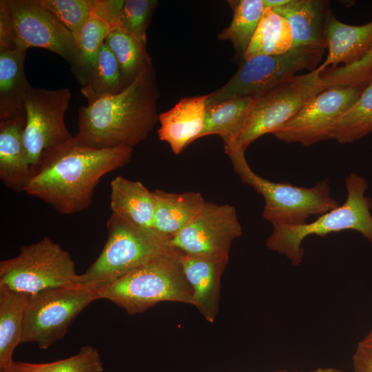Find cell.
<instances>
[{
  "label": "cell",
  "mask_w": 372,
  "mask_h": 372,
  "mask_svg": "<svg viewBox=\"0 0 372 372\" xmlns=\"http://www.w3.org/2000/svg\"><path fill=\"white\" fill-rule=\"evenodd\" d=\"M132 150L126 147L97 149L79 143L74 136L45 155L24 192L61 214L81 212L92 205L100 179L125 165Z\"/></svg>",
  "instance_id": "6da1fadb"
},
{
  "label": "cell",
  "mask_w": 372,
  "mask_h": 372,
  "mask_svg": "<svg viewBox=\"0 0 372 372\" xmlns=\"http://www.w3.org/2000/svg\"><path fill=\"white\" fill-rule=\"evenodd\" d=\"M158 92L152 64L120 92L79 108V143L97 149L133 148L157 121Z\"/></svg>",
  "instance_id": "7a4b0ae2"
},
{
  "label": "cell",
  "mask_w": 372,
  "mask_h": 372,
  "mask_svg": "<svg viewBox=\"0 0 372 372\" xmlns=\"http://www.w3.org/2000/svg\"><path fill=\"white\" fill-rule=\"evenodd\" d=\"M181 253L174 249L97 289L99 299L108 300L132 315L161 302L192 304V289L182 269Z\"/></svg>",
  "instance_id": "3957f363"
},
{
  "label": "cell",
  "mask_w": 372,
  "mask_h": 372,
  "mask_svg": "<svg viewBox=\"0 0 372 372\" xmlns=\"http://www.w3.org/2000/svg\"><path fill=\"white\" fill-rule=\"evenodd\" d=\"M345 185L347 196L342 205L303 225H273L267 247L285 256L297 266L302 262L304 254L302 243L311 235L324 236L352 230L361 234L372 245V198L366 196L368 183L362 176L351 173L345 179Z\"/></svg>",
  "instance_id": "277c9868"
},
{
  "label": "cell",
  "mask_w": 372,
  "mask_h": 372,
  "mask_svg": "<svg viewBox=\"0 0 372 372\" xmlns=\"http://www.w3.org/2000/svg\"><path fill=\"white\" fill-rule=\"evenodd\" d=\"M107 238L94 262L76 285L99 289L175 249L169 238L154 229L134 225L112 213L106 223Z\"/></svg>",
  "instance_id": "5b68a950"
},
{
  "label": "cell",
  "mask_w": 372,
  "mask_h": 372,
  "mask_svg": "<svg viewBox=\"0 0 372 372\" xmlns=\"http://www.w3.org/2000/svg\"><path fill=\"white\" fill-rule=\"evenodd\" d=\"M224 147L241 181L263 197L262 216L272 225H303L311 215L320 216L340 206L330 194L328 178L318 181L311 187L274 183L253 172L244 150L229 143Z\"/></svg>",
  "instance_id": "8992f818"
},
{
  "label": "cell",
  "mask_w": 372,
  "mask_h": 372,
  "mask_svg": "<svg viewBox=\"0 0 372 372\" xmlns=\"http://www.w3.org/2000/svg\"><path fill=\"white\" fill-rule=\"evenodd\" d=\"M325 49L318 45L300 46L283 54L245 60L225 85L207 94V106L233 98L256 99L291 79L301 70L313 71Z\"/></svg>",
  "instance_id": "52a82bcc"
},
{
  "label": "cell",
  "mask_w": 372,
  "mask_h": 372,
  "mask_svg": "<svg viewBox=\"0 0 372 372\" xmlns=\"http://www.w3.org/2000/svg\"><path fill=\"white\" fill-rule=\"evenodd\" d=\"M78 276L70 253L48 236L0 262V286L30 295L76 285Z\"/></svg>",
  "instance_id": "ba28073f"
},
{
  "label": "cell",
  "mask_w": 372,
  "mask_h": 372,
  "mask_svg": "<svg viewBox=\"0 0 372 372\" xmlns=\"http://www.w3.org/2000/svg\"><path fill=\"white\" fill-rule=\"evenodd\" d=\"M96 289L72 285L30 296L25 310L21 343L36 342L47 349L61 339L76 316L98 300Z\"/></svg>",
  "instance_id": "9c48e42d"
},
{
  "label": "cell",
  "mask_w": 372,
  "mask_h": 372,
  "mask_svg": "<svg viewBox=\"0 0 372 372\" xmlns=\"http://www.w3.org/2000/svg\"><path fill=\"white\" fill-rule=\"evenodd\" d=\"M324 91L318 68L279 85L255 99L246 122L229 143L245 151L258 138L276 130L291 120L313 96Z\"/></svg>",
  "instance_id": "30bf717a"
},
{
  "label": "cell",
  "mask_w": 372,
  "mask_h": 372,
  "mask_svg": "<svg viewBox=\"0 0 372 372\" xmlns=\"http://www.w3.org/2000/svg\"><path fill=\"white\" fill-rule=\"evenodd\" d=\"M70 98L66 87L56 90L32 87L26 96L23 142L33 175L47 153L74 137L64 121Z\"/></svg>",
  "instance_id": "8fae6325"
},
{
  "label": "cell",
  "mask_w": 372,
  "mask_h": 372,
  "mask_svg": "<svg viewBox=\"0 0 372 372\" xmlns=\"http://www.w3.org/2000/svg\"><path fill=\"white\" fill-rule=\"evenodd\" d=\"M364 87H335L324 90L311 98L273 134L279 140L304 146L332 139L340 118L355 102Z\"/></svg>",
  "instance_id": "7c38bea8"
},
{
  "label": "cell",
  "mask_w": 372,
  "mask_h": 372,
  "mask_svg": "<svg viewBox=\"0 0 372 372\" xmlns=\"http://www.w3.org/2000/svg\"><path fill=\"white\" fill-rule=\"evenodd\" d=\"M242 234L236 208L205 201L197 216L169 238V245L188 255L227 256L233 241Z\"/></svg>",
  "instance_id": "4fadbf2b"
},
{
  "label": "cell",
  "mask_w": 372,
  "mask_h": 372,
  "mask_svg": "<svg viewBox=\"0 0 372 372\" xmlns=\"http://www.w3.org/2000/svg\"><path fill=\"white\" fill-rule=\"evenodd\" d=\"M14 21L16 46L51 51L72 66L76 46L72 32L38 0H8Z\"/></svg>",
  "instance_id": "5bb4252c"
},
{
  "label": "cell",
  "mask_w": 372,
  "mask_h": 372,
  "mask_svg": "<svg viewBox=\"0 0 372 372\" xmlns=\"http://www.w3.org/2000/svg\"><path fill=\"white\" fill-rule=\"evenodd\" d=\"M180 262L186 280L192 289V305L213 323L219 310L221 276L229 256H196L181 253Z\"/></svg>",
  "instance_id": "9a60e30c"
},
{
  "label": "cell",
  "mask_w": 372,
  "mask_h": 372,
  "mask_svg": "<svg viewBox=\"0 0 372 372\" xmlns=\"http://www.w3.org/2000/svg\"><path fill=\"white\" fill-rule=\"evenodd\" d=\"M207 95L180 99L158 116L159 139L167 143L175 154L198 139L205 121Z\"/></svg>",
  "instance_id": "2e32d148"
},
{
  "label": "cell",
  "mask_w": 372,
  "mask_h": 372,
  "mask_svg": "<svg viewBox=\"0 0 372 372\" xmlns=\"http://www.w3.org/2000/svg\"><path fill=\"white\" fill-rule=\"evenodd\" d=\"M25 114L0 120V179L15 192H25L33 176L23 142Z\"/></svg>",
  "instance_id": "e0dca14e"
},
{
  "label": "cell",
  "mask_w": 372,
  "mask_h": 372,
  "mask_svg": "<svg viewBox=\"0 0 372 372\" xmlns=\"http://www.w3.org/2000/svg\"><path fill=\"white\" fill-rule=\"evenodd\" d=\"M324 37L328 54L318 68L322 73L329 65L347 66L359 61L372 45V21L362 25H351L338 21L331 9L327 14Z\"/></svg>",
  "instance_id": "ac0fdd59"
},
{
  "label": "cell",
  "mask_w": 372,
  "mask_h": 372,
  "mask_svg": "<svg viewBox=\"0 0 372 372\" xmlns=\"http://www.w3.org/2000/svg\"><path fill=\"white\" fill-rule=\"evenodd\" d=\"M329 9L327 1L291 0L271 10L289 23L293 32V48L318 45L327 48L324 25Z\"/></svg>",
  "instance_id": "d6986e66"
},
{
  "label": "cell",
  "mask_w": 372,
  "mask_h": 372,
  "mask_svg": "<svg viewBox=\"0 0 372 372\" xmlns=\"http://www.w3.org/2000/svg\"><path fill=\"white\" fill-rule=\"evenodd\" d=\"M112 213L134 225L153 229L155 198L140 181L117 176L110 183Z\"/></svg>",
  "instance_id": "ffe728a7"
},
{
  "label": "cell",
  "mask_w": 372,
  "mask_h": 372,
  "mask_svg": "<svg viewBox=\"0 0 372 372\" xmlns=\"http://www.w3.org/2000/svg\"><path fill=\"white\" fill-rule=\"evenodd\" d=\"M27 50L0 51V120L25 114V101L32 88L25 74Z\"/></svg>",
  "instance_id": "44dd1931"
},
{
  "label": "cell",
  "mask_w": 372,
  "mask_h": 372,
  "mask_svg": "<svg viewBox=\"0 0 372 372\" xmlns=\"http://www.w3.org/2000/svg\"><path fill=\"white\" fill-rule=\"evenodd\" d=\"M156 205L153 229L171 238L185 228L200 212L205 200L200 193H170L153 191Z\"/></svg>",
  "instance_id": "7402d4cb"
},
{
  "label": "cell",
  "mask_w": 372,
  "mask_h": 372,
  "mask_svg": "<svg viewBox=\"0 0 372 372\" xmlns=\"http://www.w3.org/2000/svg\"><path fill=\"white\" fill-rule=\"evenodd\" d=\"M30 296L0 286V372L14 362L13 353L22 341L24 313Z\"/></svg>",
  "instance_id": "603a6c76"
},
{
  "label": "cell",
  "mask_w": 372,
  "mask_h": 372,
  "mask_svg": "<svg viewBox=\"0 0 372 372\" xmlns=\"http://www.w3.org/2000/svg\"><path fill=\"white\" fill-rule=\"evenodd\" d=\"M254 100L238 97L207 105L204 125L198 138L216 134L224 143L233 141L242 130Z\"/></svg>",
  "instance_id": "cb8c5ba5"
},
{
  "label": "cell",
  "mask_w": 372,
  "mask_h": 372,
  "mask_svg": "<svg viewBox=\"0 0 372 372\" xmlns=\"http://www.w3.org/2000/svg\"><path fill=\"white\" fill-rule=\"evenodd\" d=\"M293 45V32L288 21L265 8L243 58L247 60L257 56L283 54L291 50Z\"/></svg>",
  "instance_id": "d4e9b609"
},
{
  "label": "cell",
  "mask_w": 372,
  "mask_h": 372,
  "mask_svg": "<svg viewBox=\"0 0 372 372\" xmlns=\"http://www.w3.org/2000/svg\"><path fill=\"white\" fill-rule=\"evenodd\" d=\"M79 83L87 104L124 89L117 61L105 43L100 48L96 63Z\"/></svg>",
  "instance_id": "484cf974"
},
{
  "label": "cell",
  "mask_w": 372,
  "mask_h": 372,
  "mask_svg": "<svg viewBox=\"0 0 372 372\" xmlns=\"http://www.w3.org/2000/svg\"><path fill=\"white\" fill-rule=\"evenodd\" d=\"M104 43L117 61L124 88L129 85L145 68L152 64L146 45L118 27L110 30Z\"/></svg>",
  "instance_id": "4316f807"
},
{
  "label": "cell",
  "mask_w": 372,
  "mask_h": 372,
  "mask_svg": "<svg viewBox=\"0 0 372 372\" xmlns=\"http://www.w3.org/2000/svg\"><path fill=\"white\" fill-rule=\"evenodd\" d=\"M112 28L91 12L73 34L76 56L72 71L79 82L96 63L101 47Z\"/></svg>",
  "instance_id": "83f0119b"
},
{
  "label": "cell",
  "mask_w": 372,
  "mask_h": 372,
  "mask_svg": "<svg viewBox=\"0 0 372 372\" xmlns=\"http://www.w3.org/2000/svg\"><path fill=\"white\" fill-rule=\"evenodd\" d=\"M234 11L229 25L218 38L229 40L234 48L244 56L260 21L265 6L263 0L230 1Z\"/></svg>",
  "instance_id": "f1b7e54d"
},
{
  "label": "cell",
  "mask_w": 372,
  "mask_h": 372,
  "mask_svg": "<svg viewBox=\"0 0 372 372\" xmlns=\"http://www.w3.org/2000/svg\"><path fill=\"white\" fill-rule=\"evenodd\" d=\"M372 132V79L355 102L340 118L332 135L340 143H350Z\"/></svg>",
  "instance_id": "f546056e"
},
{
  "label": "cell",
  "mask_w": 372,
  "mask_h": 372,
  "mask_svg": "<svg viewBox=\"0 0 372 372\" xmlns=\"http://www.w3.org/2000/svg\"><path fill=\"white\" fill-rule=\"evenodd\" d=\"M372 79V45L357 62L347 66L331 67L322 73L323 89L366 86Z\"/></svg>",
  "instance_id": "4dcf8cb0"
},
{
  "label": "cell",
  "mask_w": 372,
  "mask_h": 372,
  "mask_svg": "<svg viewBox=\"0 0 372 372\" xmlns=\"http://www.w3.org/2000/svg\"><path fill=\"white\" fill-rule=\"evenodd\" d=\"M28 372H103L98 350L92 346L82 347L69 358L48 363L25 362Z\"/></svg>",
  "instance_id": "1f68e13d"
},
{
  "label": "cell",
  "mask_w": 372,
  "mask_h": 372,
  "mask_svg": "<svg viewBox=\"0 0 372 372\" xmlns=\"http://www.w3.org/2000/svg\"><path fill=\"white\" fill-rule=\"evenodd\" d=\"M157 4L155 0H125L115 27L147 45V29Z\"/></svg>",
  "instance_id": "d6a6232c"
},
{
  "label": "cell",
  "mask_w": 372,
  "mask_h": 372,
  "mask_svg": "<svg viewBox=\"0 0 372 372\" xmlns=\"http://www.w3.org/2000/svg\"><path fill=\"white\" fill-rule=\"evenodd\" d=\"M74 34L92 12L93 0H38Z\"/></svg>",
  "instance_id": "836d02e7"
},
{
  "label": "cell",
  "mask_w": 372,
  "mask_h": 372,
  "mask_svg": "<svg viewBox=\"0 0 372 372\" xmlns=\"http://www.w3.org/2000/svg\"><path fill=\"white\" fill-rule=\"evenodd\" d=\"M17 48L16 33L8 0L0 1V51Z\"/></svg>",
  "instance_id": "e575fe53"
},
{
  "label": "cell",
  "mask_w": 372,
  "mask_h": 372,
  "mask_svg": "<svg viewBox=\"0 0 372 372\" xmlns=\"http://www.w3.org/2000/svg\"><path fill=\"white\" fill-rule=\"evenodd\" d=\"M124 2L125 0H93L92 12L114 28Z\"/></svg>",
  "instance_id": "d590c367"
},
{
  "label": "cell",
  "mask_w": 372,
  "mask_h": 372,
  "mask_svg": "<svg viewBox=\"0 0 372 372\" xmlns=\"http://www.w3.org/2000/svg\"><path fill=\"white\" fill-rule=\"evenodd\" d=\"M353 372H372V347L358 344L352 356Z\"/></svg>",
  "instance_id": "8d00e7d4"
},
{
  "label": "cell",
  "mask_w": 372,
  "mask_h": 372,
  "mask_svg": "<svg viewBox=\"0 0 372 372\" xmlns=\"http://www.w3.org/2000/svg\"><path fill=\"white\" fill-rule=\"evenodd\" d=\"M1 372H28V370L25 362H14L8 369Z\"/></svg>",
  "instance_id": "74e56055"
},
{
  "label": "cell",
  "mask_w": 372,
  "mask_h": 372,
  "mask_svg": "<svg viewBox=\"0 0 372 372\" xmlns=\"http://www.w3.org/2000/svg\"><path fill=\"white\" fill-rule=\"evenodd\" d=\"M291 0H263L265 8L274 9L287 4Z\"/></svg>",
  "instance_id": "f35d334b"
},
{
  "label": "cell",
  "mask_w": 372,
  "mask_h": 372,
  "mask_svg": "<svg viewBox=\"0 0 372 372\" xmlns=\"http://www.w3.org/2000/svg\"><path fill=\"white\" fill-rule=\"evenodd\" d=\"M358 344L364 347H372V329Z\"/></svg>",
  "instance_id": "ab89813d"
},
{
  "label": "cell",
  "mask_w": 372,
  "mask_h": 372,
  "mask_svg": "<svg viewBox=\"0 0 372 372\" xmlns=\"http://www.w3.org/2000/svg\"><path fill=\"white\" fill-rule=\"evenodd\" d=\"M309 372H343L334 368H318Z\"/></svg>",
  "instance_id": "60d3db41"
},
{
  "label": "cell",
  "mask_w": 372,
  "mask_h": 372,
  "mask_svg": "<svg viewBox=\"0 0 372 372\" xmlns=\"http://www.w3.org/2000/svg\"><path fill=\"white\" fill-rule=\"evenodd\" d=\"M273 372H300V371H287V370H277V371H273Z\"/></svg>",
  "instance_id": "b9f144b4"
}]
</instances>
